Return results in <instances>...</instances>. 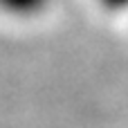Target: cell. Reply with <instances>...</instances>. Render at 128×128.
<instances>
[{
	"label": "cell",
	"mask_w": 128,
	"mask_h": 128,
	"mask_svg": "<svg viewBox=\"0 0 128 128\" xmlns=\"http://www.w3.org/2000/svg\"><path fill=\"white\" fill-rule=\"evenodd\" d=\"M47 4H50V0H0V9L9 16H18V18L38 16Z\"/></svg>",
	"instance_id": "6da1fadb"
},
{
	"label": "cell",
	"mask_w": 128,
	"mask_h": 128,
	"mask_svg": "<svg viewBox=\"0 0 128 128\" xmlns=\"http://www.w3.org/2000/svg\"><path fill=\"white\" fill-rule=\"evenodd\" d=\"M106 7H110V9H122L124 4H126V0H101Z\"/></svg>",
	"instance_id": "7a4b0ae2"
}]
</instances>
